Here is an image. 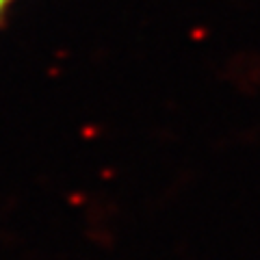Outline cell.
I'll return each mask as SVG.
<instances>
[{"label": "cell", "mask_w": 260, "mask_h": 260, "mask_svg": "<svg viewBox=\"0 0 260 260\" xmlns=\"http://www.w3.org/2000/svg\"><path fill=\"white\" fill-rule=\"evenodd\" d=\"M9 3H11V0H0V13H3V11H5V7H7V5H9Z\"/></svg>", "instance_id": "1"}]
</instances>
